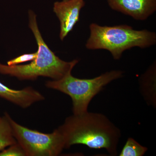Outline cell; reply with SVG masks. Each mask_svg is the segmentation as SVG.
<instances>
[{"mask_svg":"<svg viewBox=\"0 0 156 156\" xmlns=\"http://www.w3.org/2000/svg\"><path fill=\"white\" fill-rule=\"evenodd\" d=\"M112 10L138 20H144L156 11V0H106Z\"/></svg>","mask_w":156,"mask_h":156,"instance_id":"52a82bcc","label":"cell"},{"mask_svg":"<svg viewBox=\"0 0 156 156\" xmlns=\"http://www.w3.org/2000/svg\"><path fill=\"white\" fill-rule=\"evenodd\" d=\"M2 117H0V121H1V119H2Z\"/></svg>","mask_w":156,"mask_h":156,"instance_id":"4fadbf2b","label":"cell"},{"mask_svg":"<svg viewBox=\"0 0 156 156\" xmlns=\"http://www.w3.org/2000/svg\"><path fill=\"white\" fill-rule=\"evenodd\" d=\"M8 113H5L0 121V151L17 143L11 129Z\"/></svg>","mask_w":156,"mask_h":156,"instance_id":"9c48e42d","label":"cell"},{"mask_svg":"<svg viewBox=\"0 0 156 156\" xmlns=\"http://www.w3.org/2000/svg\"><path fill=\"white\" fill-rule=\"evenodd\" d=\"M0 152V156H26L25 153L18 143L10 146Z\"/></svg>","mask_w":156,"mask_h":156,"instance_id":"8fae6325","label":"cell"},{"mask_svg":"<svg viewBox=\"0 0 156 156\" xmlns=\"http://www.w3.org/2000/svg\"><path fill=\"white\" fill-rule=\"evenodd\" d=\"M72 71L58 80L46 82V86L66 94L73 102L74 115L88 112L89 103L104 87L116 80L122 77L124 72L115 70L107 72L92 79H79L73 76Z\"/></svg>","mask_w":156,"mask_h":156,"instance_id":"277c9868","label":"cell"},{"mask_svg":"<svg viewBox=\"0 0 156 156\" xmlns=\"http://www.w3.org/2000/svg\"><path fill=\"white\" fill-rule=\"evenodd\" d=\"M148 148L140 144L132 137H129L120 153V156H142Z\"/></svg>","mask_w":156,"mask_h":156,"instance_id":"30bf717a","label":"cell"},{"mask_svg":"<svg viewBox=\"0 0 156 156\" xmlns=\"http://www.w3.org/2000/svg\"><path fill=\"white\" fill-rule=\"evenodd\" d=\"M30 28L32 31L38 46L36 58L28 64L8 66L0 63V73L16 77L20 80H36L38 77H48L58 80L72 71L79 60H62L48 48L42 38L37 24L36 15L29 11Z\"/></svg>","mask_w":156,"mask_h":156,"instance_id":"7a4b0ae2","label":"cell"},{"mask_svg":"<svg viewBox=\"0 0 156 156\" xmlns=\"http://www.w3.org/2000/svg\"><path fill=\"white\" fill-rule=\"evenodd\" d=\"M84 0H62L54 3L53 10L60 23L59 37L63 41L79 21L81 10L85 6Z\"/></svg>","mask_w":156,"mask_h":156,"instance_id":"8992f818","label":"cell"},{"mask_svg":"<svg viewBox=\"0 0 156 156\" xmlns=\"http://www.w3.org/2000/svg\"><path fill=\"white\" fill-rule=\"evenodd\" d=\"M14 137L26 156H56L65 148L63 136L58 130L46 134L31 130L16 122L8 115Z\"/></svg>","mask_w":156,"mask_h":156,"instance_id":"5b68a950","label":"cell"},{"mask_svg":"<svg viewBox=\"0 0 156 156\" xmlns=\"http://www.w3.org/2000/svg\"><path fill=\"white\" fill-rule=\"evenodd\" d=\"M37 55V52L34 53H30V54H23L9 60L7 62V64L8 66L16 65H18L26 62L32 61L36 58Z\"/></svg>","mask_w":156,"mask_h":156,"instance_id":"7c38bea8","label":"cell"},{"mask_svg":"<svg viewBox=\"0 0 156 156\" xmlns=\"http://www.w3.org/2000/svg\"><path fill=\"white\" fill-rule=\"evenodd\" d=\"M90 36L86 47L89 50H105L119 60L123 52L134 47L144 49L156 43V34L143 30H136L128 25L102 26L96 23L89 25Z\"/></svg>","mask_w":156,"mask_h":156,"instance_id":"3957f363","label":"cell"},{"mask_svg":"<svg viewBox=\"0 0 156 156\" xmlns=\"http://www.w3.org/2000/svg\"><path fill=\"white\" fill-rule=\"evenodd\" d=\"M0 97L23 108L29 107L34 103L45 99L44 95L32 87L14 90L6 87L1 82Z\"/></svg>","mask_w":156,"mask_h":156,"instance_id":"ba28073f","label":"cell"},{"mask_svg":"<svg viewBox=\"0 0 156 156\" xmlns=\"http://www.w3.org/2000/svg\"><path fill=\"white\" fill-rule=\"evenodd\" d=\"M65 148L83 144L92 149H105L112 156L118 154L121 131L108 118L99 113L86 112L66 118L58 128Z\"/></svg>","mask_w":156,"mask_h":156,"instance_id":"6da1fadb","label":"cell"}]
</instances>
